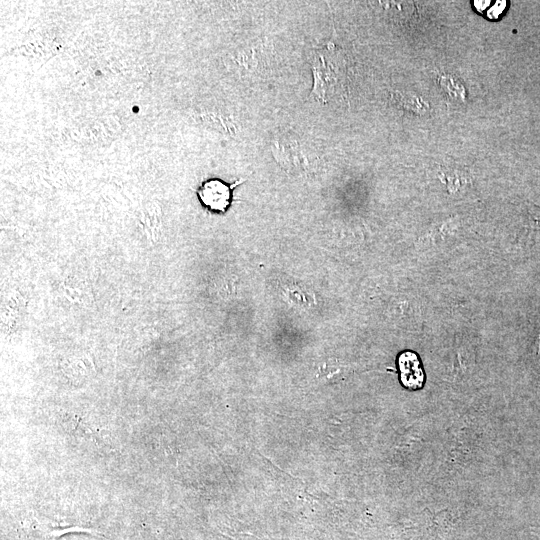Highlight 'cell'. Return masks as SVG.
<instances>
[{"instance_id": "277c9868", "label": "cell", "mask_w": 540, "mask_h": 540, "mask_svg": "<svg viewBox=\"0 0 540 540\" xmlns=\"http://www.w3.org/2000/svg\"><path fill=\"white\" fill-rule=\"evenodd\" d=\"M537 356H538V360H539V364H540V334H539V337H538Z\"/></svg>"}, {"instance_id": "3957f363", "label": "cell", "mask_w": 540, "mask_h": 540, "mask_svg": "<svg viewBox=\"0 0 540 540\" xmlns=\"http://www.w3.org/2000/svg\"><path fill=\"white\" fill-rule=\"evenodd\" d=\"M401 384L409 390L420 389L424 385L425 375L420 360L414 352L404 351L397 359Z\"/></svg>"}, {"instance_id": "7a4b0ae2", "label": "cell", "mask_w": 540, "mask_h": 540, "mask_svg": "<svg viewBox=\"0 0 540 540\" xmlns=\"http://www.w3.org/2000/svg\"><path fill=\"white\" fill-rule=\"evenodd\" d=\"M242 180L228 184L221 179H208L196 190L199 201L212 212L225 213L230 207L233 190Z\"/></svg>"}, {"instance_id": "6da1fadb", "label": "cell", "mask_w": 540, "mask_h": 540, "mask_svg": "<svg viewBox=\"0 0 540 540\" xmlns=\"http://www.w3.org/2000/svg\"><path fill=\"white\" fill-rule=\"evenodd\" d=\"M311 64L313 93L325 102L343 81V63L335 51L324 48L312 53Z\"/></svg>"}]
</instances>
